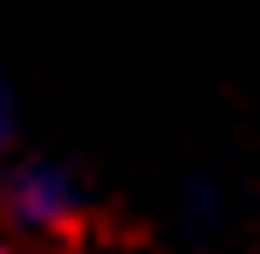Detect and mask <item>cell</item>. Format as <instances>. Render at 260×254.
Instances as JSON below:
<instances>
[{
  "mask_svg": "<svg viewBox=\"0 0 260 254\" xmlns=\"http://www.w3.org/2000/svg\"><path fill=\"white\" fill-rule=\"evenodd\" d=\"M14 124H21V110H14V82H7V69H0V151L14 145Z\"/></svg>",
  "mask_w": 260,
  "mask_h": 254,
  "instance_id": "3",
  "label": "cell"
},
{
  "mask_svg": "<svg viewBox=\"0 0 260 254\" xmlns=\"http://www.w3.org/2000/svg\"><path fill=\"white\" fill-rule=\"evenodd\" d=\"M0 220L21 241H69L89 220V179L69 158H14L0 172Z\"/></svg>",
  "mask_w": 260,
  "mask_h": 254,
  "instance_id": "1",
  "label": "cell"
},
{
  "mask_svg": "<svg viewBox=\"0 0 260 254\" xmlns=\"http://www.w3.org/2000/svg\"><path fill=\"white\" fill-rule=\"evenodd\" d=\"M178 213H185V227L212 234V227H219V213H226V192L212 186V179H185V192H178Z\"/></svg>",
  "mask_w": 260,
  "mask_h": 254,
  "instance_id": "2",
  "label": "cell"
},
{
  "mask_svg": "<svg viewBox=\"0 0 260 254\" xmlns=\"http://www.w3.org/2000/svg\"><path fill=\"white\" fill-rule=\"evenodd\" d=\"M0 254H14V247H7V241H0Z\"/></svg>",
  "mask_w": 260,
  "mask_h": 254,
  "instance_id": "4",
  "label": "cell"
}]
</instances>
